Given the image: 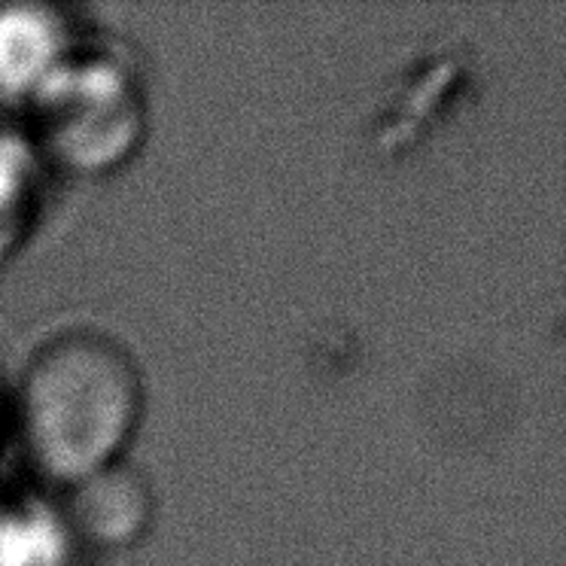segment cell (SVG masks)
I'll list each match as a JSON object with an SVG mask.
<instances>
[{
	"label": "cell",
	"instance_id": "8992f818",
	"mask_svg": "<svg viewBox=\"0 0 566 566\" xmlns=\"http://www.w3.org/2000/svg\"><path fill=\"white\" fill-rule=\"evenodd\" d=\"M25 527L0 509V566H31L25 554Z\"/></svg>",
	"mask_w": 566,
	"mask_h": 566
},
{
	"label": "cell",
	"instance_id": "7a4b0ae2",
	"mask_svg": "<svg viewBox=\"0 0 566 566\" xmlns=\"http://www.w3.org/2000/svg\"><path fill=\"white\" fill-rule=\"evenodd\" d=\"M38 149L62 171L95 177L135 156L149 107L135 71L107 52L74 50L28 98Z\"/></svg>",
	"mask_w": 566,
	"mask_h": 566
},
{
	"label": "cell",
	"instance_id": "277c9868",
	"mask_svg": "<svg viewBox=\"0 0 566 566\" xmlns=\"http://www.w3.org/2000/svg\"><path fill=\"white\" fill-rule=\"evenodd\" d=\"M71 52V31L55 10L0 7V92L31 98Z\"/></svg>",
	"mask_w": 566,
	"mask_h": 566
},
{
	"label": "cell",
	"instance_id": "3957f363",
	"mask_svg": "<svg viewBox=\"0 0 566 566\" xmlns=\"http://www.w3.org/2000/svg\"><path fill=\"white\" fill-rule=\"evenodd\" d=\"M64 527L95 552H125L156 521V493L140 469L125 460L64 488Z\"/></svg>",
	"mask_w": 566,
	"mask_h": 566
},
{
	"label": "cell",
	"instance_id": "6da1fadb",
	"mask_svg": "<svg viewBox=\"0 0 566 566\" xmlns=\"http://www.w3.org/2000/svg\"><path fill=\"white\" fill-rule=\"evenodd\" d=\"M10 408L28 467L64 491L123 460L144 420L147 387L128 347L74 326L28 357Z\"/></svg>",
	"mask_w": 566,
	"mask_h": 566
},
{
	"label": "cell",
	"instance_id": "52a82bcc",
	"mask_svg": "<svg viewBox=\"0 0 566 566\" xmlns=\"http://www.w3.org/2000/svg\"><path fill=\"white\" fill-rule=\"evenodd\" d=\"M3 411H7V394H3V384H0V420H3Z\"/></svg>",
	"mask_w": 566,
	"mask_h": 566
},
{
	"label": "cell",
	"instance_id": "5b68a950",
	"mask_svg": "<svg viewBox=\"0 0 566 566\" xmlns=\"http://www.w3.org/2000/svg\"><path fill=\"white\" fill-rule=\"evenodd\" d=\"M28 177L13 156H0V256L10 253L28 229Z\"/></svg>",
	"mask_w": 566,
	"mask_h": 566
}]
</instances>
